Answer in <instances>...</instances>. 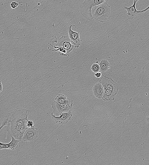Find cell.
<instances>
[{
    "instance_id": "1",
    "label": "cell",
    "mask_w": 149,
    "mask_h": 165,
    "mask_svg": "<svg viewBox=\"0 0 149 165\" xmlns=\"http://www.w3.org/2000/svg\"><path fill=\"white\" fill-rule=\"evenodd\" d=\"M30 112V110L18 108L9 113L6 116L9 121L8 126L10 135L21 141L28 128V118Z\"/></svg>"
},
{
    "instance_id": "2",
    "label": "cell",
    "mask_w": 149,
    "mask_h": 165,
    "mask_svg": "<svg viewBox=\"0 0 149 165\" xmlns=\"http://www.w3.org/2000/svg\"><path fill=\"white\" fill-rule=\"evenodd\" d=\"M59 39H55L54 42L55 45L49 44L53 48L51 51H57L61 56H69L71 52L76 48L75 46L71 43L68 36H62Z\"/></svg>"
},
{
    "instance_id": "3",
    "label": "cell",
    "mask_w": 149,
    "mask_h": 165,
    "mask_svg": "<svg viewBox=\"0 0 149 165\" xmlns=\"http://www.w3.org/2000/svg\"><path fill=\"white\" fill-rule=\"evenodd\" d=\"M110 7L107 3H103L93 7L91 14L94 19L100 23L106 21L110 14Z\"/></svg>"
},
{
    "instance_id": "4",
    "label": "cell",
    "mask_w": 149,
    "mask_h": 165,
    "mask_svg": "<svg viewBox=\"0 0 149 165\" xmlns=\"http://www.w3.org/2000/svg\"><path fill=\"white\" fill-rule=\"evenodd\" d=\"M105 3L103 0H84L80 3V11L81 15L87 20L91 21L94 20L92 14V8L101 4Z\"/></svg>"
},
{
    "instance_id": "5",
    "label": "cell",
    "mask_w": 149,
    "mask_h": 165,
    "mask_svg": "<svg viewBox=\"0 0 149 165\" xmlns=\"http://www.w3.org/2000/svg\"><path fill=\"white\" fill-rule=\"evenodd\" d=\"M9 121L7 118H5L2 122L1 126L0 127V131L5 126L8 125ZM11 140L8 143L5 144L0 141V150L8 149L14 150L16 149L18 147V143L21 141L19 140L16 139L13 136L11 135Z\"/></svg>"
},
{
    "instance_id": "6",
    "label": "cell",
    "mask_w": 149,
    "mask_h": 165,
    "mask_svg": "<svg viewBox=\"0 0 149 165\" xmlns=\"http://www.w3.org/2000/svg\"><path fill=\"white\" fill-rule=\"evenodd\" d=\"M104 90H110L116 95L119 90V85L110 78L103 76L100 80Z\"/></svg>"
},
{
    "instance_id": "7",
    "label": "cell",
    "mask_w": 149,
    "mask_h": 165,
    "mask_svg": "<svg viewBox=\"0 0 149 165\" xmlns=\"http://www.w3.org/2000/svg\"><path fill=\"white\" fill-rule=\"evenodd\" d=\"M138 2L137 0H134L133 5L130 7H124V8L127 11V16L128 19L132 20L134 18L145 12L149 9V5L146 9L142 11H138L136 10L135 5L136 3Z\"/></svg>"
},
{
    "instance_id": "8",
    "label": "cell",
    "mask_w": 149,
    "mask_h": 165,
    "mask_svg": "<svg viewBox=\"0 0 149 165\" xmlns=\"http://www.w3.org/2000/svg\"><path fill=\"white\" fill-rule=\"evenodd\" d=\"M52 119L55 123L62 125L67 124L72 118V111L62 113L59 116H56L53 113H51Z\"/></svg>"
},
{
    "instance_id": "9",
    "label": "cell",
    "mask_w": 149,
    "mask_h": 165,
    "mask_svg": "<svg viewBox=\"0 0 149 165\" xmlns=\"http://www.w3.org/2000/svg\"><path fill=\"white\" fill-rule=\"evenodd\" d=\"M38 128L34 126L28 128L24 134L22 140L24 142L34 141L38 137Z\"/></svg>"
},
{
    "instance_id": "10",
    "label": "cell",
    "mask_w": 149,
    "mask_h": 165,
    "mask_svg": "<svg viewBox=\"0 0 149 165\" xmlns=\"http://www.w3.org/2000/svg\"><path fill=\"white\" fill-rule=\"evenodd\" d=\"M73 27H77L75 25H70L67 28L71 44L75 46L76 48H78L81 44V40L80 38L79 33L74 32L72 30Z\"/></svg>"
},
{
    "instance_id": "11",
    "label": "cell",
    "mask_w": 149,
    "mask_h": 165,
    "mask_svg": "<svg viewBox=\"0 0 149 165\" xmlns=\"http://www.w3.org/2000/svg\"><path fill=\"white\" fill-rule=\"evenodd\" d=\"M53 113L55 115L60 116L62 113L72 111L73 107L61 104L55 101L52 103Z\"/></svg>"
},
{
    "instance_id": "12",
    "label": "cell",
    "mask_w": 149,
    "mask_h": 165,
    "mask_svg": "<svg viewBox=\"0 0 149 165\" xmlns=\"http://www.w3.org/2000/svg\"><path fill=\"white\" fill-rule=\"evenodd\" d=\"M55 101L61 104L66 105L73 107V100L67 98L66 96L63 94H59L55 98Z\"/></svg>"
},
{
    "instance_id": "13",
    "label": "cell",
    "mask_w": 149,
    "mask_h": 165,
    "mask_svg": "<svg viewBox=\"0 0 149 165\" xmlns=\"http://www.w3.org/2000/svg\"><path fill=\"white\" fill-rule=\"evenodd\" d=\"M93 94L98 99L102 98L104 93V89L100 81L94 84L92 89Z\"/></svg>"
},
{
    "instance_id": "14",
    "label": "cell",
    "mask_w": 149,
    "mask_h": 165,
    "mask_svg": "<svg viewBox=\"0 0 149 165\" xmlns=\"http://www.w3.org/2000/svg\"><path fill=\"white\" fill-rule=\"evenodd\" d=\"M99 65L100 67V70L102 72L107 71L110 68V64L106 59H104L102 60Z\"/></svg>"
},
{
    "instance_id": "15",
    "label": "cell",
    "mask_w": 149,
    "mask_h": 165,
    "mask_svg": "<svg viewBox=\"0 0 149 165\" xmlns=\"http://www.w3.org/2000/svg\"><path fill=\"white\" fill-rule=\"evenodd\" d=\"M92 71L95 73L99 72L100 71V67L99 65L97 63L93 64L91 68Z\"/></svg>"
},
{
    "instance_id": "16",
    "label": "cell",
    "mask_w": 149,
    "mask_h": 165,
    "mask_svg": "<svg viewBox=\"0 0 149 165\" xmlns=\"http://www.w3.org/2000/svg\"><path fill=\"white\" fill-rule=\"evenodd\" d=\"M11 7L12 9H15L19 5L18 3L15 2H12L10 4Z\"/></svg>"
},
{
    "instance_id": "17",
    "label": "cell",
    "mask_w": 149,
    "mask_h": 165,
    "mask_svg": "<svg viewBox=\"0 0 149 165\" xmlns=\"http://www.w3.org/2000/svg\"><path fill=\"white\" fill-rule=\"evenodd\" d=\"M27 126L28 128L34 126L33 121L31 120H28L27 122Z\"/></svg>"
},
{
    "instance_id": "18",
    "label": "cell",
    "mask_w": 149,
    "mask_h": 165,
    "mask_svg": "<svg viewBox=\"0 0 149 165\" xmlns=\"http://www.w3.org/2000/svg\"><path fill=\"white\" fill-rule=\"evenodd\" d=\"M102 73L100 72H97L94 75V76L96 78H99L101 77L102 76Z\"/></svg>"
},
{
    "instance_id": "19",
    "label": "cell",
    "mask_w": 149,
    "mask_h": 165,
    "mask_svg": "<svg viewBox=\"0 0 149 165\" xmlns=\"http://www.w3.org/2000/svg\"><path fill=\"white\" fill-rule=\"evenodd\" d=\"M3 84L1 81H0V93L2 92L3 90Z\"/></svg>"
},
{
    "instance_id": "20",
    "label": "cell",
    "mask_w": 149,
    "mask_h": 165,
    "mask_svg": "<svg viewBox=\"0 0 149 165\" xmlns=\"http://www.w3.org/2000/svg\"><path fill=\"white\" fill-rule=\"evenodd\" d=\"M137 1H139V0H137Z\"/></svg>"
}]
</instances>
